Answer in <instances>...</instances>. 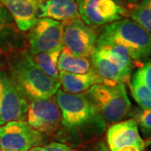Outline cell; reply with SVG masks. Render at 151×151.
<instances>
[{
  "instance_id": "7402d4cb",
  "label": "cell",
  "mask_w": 151,
  "mask_h": 151,
  "mask_svg": "<svg viewBox=\"0 0 151 151\" xmlns=\"http://www.w3.org/2000/svg\"><path fill=\"white\" fill-rule=\"evenodd\" d=\"M40 151H74L69 146L60 143H50L49 145L40 147Z\"/></svg>"
},
{
  "instance_id": "d4e9b609",
  "label": "cell",
  "mask_w": 151,
  "mask_h": 151,
  "mask_svg": "<svg viewBox=\"0 0 151 151\" xmlns=\"http://www.w3.org/2000/svg\"><path fill=\"white\" fill-rule=\"evenodd\" d=\"M114 2H116L118 4H119L120 6H122V7H124V8H126L127 6H128V4L125 2V0H113Z\"/></svg>"
},
{
  "instance_id": "83f0119b",
  "label": "cell",
  "mask_w": 151,
  "mask_h": 151,
  "mask_svg": "<svg viewBox=\"0 0 151 151\" xmlns=\"http://www.w3.org/2000/svg\"><path fill=\"white\" fill-rule=\"evenodd\" d=\"M4 63V56H3V54H2V50H0V67L1 65H3Z\"/></svg>"
},
{
  "instance_id": "6da1fadb",
  "label": "cell",
  "mask_w": 151,
  "mask_h": 151,
  "mask_svg": "<svg viewBox=\"0 0 151 151\" xmlns=\"http://www.w3.org/2000/svg\"><path fill=\"white\" fill-rule=\"evenodd\" d=\"M9 76L22 95L29 101L52 97L60 86L58 80L40 69L27 51L12 57Z\"/></svg>"
},
{
  "instance_id": "d6986e66",
  "label": "cell",
  "mask_w": 151,
  "mask_h": 151,
  "mask_svg": "<svg viewBox=\"0 0 151 151\" xmlns=\"http://www.w3.org/2000/svg\"><path fill=\"white\" fill-rule=\"evenodd\" d=\"M133 21L151 33V0H141L130 10Z\"/></svg>"
},
{
  "instance_id": "ffe728a7",
  "label": "cell",
  "mask_w": 151,
  "mask_h": 151,
  "mask_svg": "<svg viewBox=\"0 0 151 151\" xmlns=\"http://www.w3.org/2000/svg\"><path fill=\"white\" fill-rule=\"evenodd\" d=\"M134 120L145 137L151 136V108L142 109L136 114Z\"/></svg>"
},
{
  "instance_id": "9c48e42d",
  "label": "cell",
  "mask_w": 151,
  "mask_h": 151,
  "mask_svg": "<svg viewBox=\"0 0 151 151\" xmlns=\"http://www.w3.org/2000/svg\"><path fill=\"white\" fill-rule=\"evenodd\" d=\"M65 22L49 18L38 19L37 22L29 30L28 37L29 54L31 55L49 52L63 44L62 36Z\"/></svg>"
},
{
  "instance_id": "484cf974",
  "label": "cell",
  "mask_w": 151,
  "mask_h": 151,
  "mask_svg": "<svg viewBox=\"0 0 151 151\" xmlns=\"http://www.w3.org/2000/svg\"><path fill=\"white\" fill-rule=\"evenodd\" d=\"M125 2L128 4V5L130 4V5L134 6L135 4H137L139 2V0H125Z\"/></svg>"
},
{
  "instance_id": "cb8c5ba5",
  "label": "cell",
  "mask_w": 151,
  "mask_h": 151,
  "mask_svg": "<svg viewBox=\"0 0 151 151\" xmlns=\"http://www.w3.org/2000/svg\"><path fill=\"white\" fill-rule=\"evenodd\" d=\"M97 151H109L108 148L106 147V145L103 144V143H101L99 146H98V149H97Z\"/></svg>"
},
{
  "instance_id": "4dcf8cb0",
  "label": "cell",
  "mask_w": 151,
  "mask_h": 151,
  "mask_svg": "<svg viewBox=\"0 0 151 151\" xmlns=\"http://www.w3.org/2000/svg\"><path fill=\"white\" fill-rule=\"evenodd\" d=\"M0 150H1V148H0Z\"/></svg>"
},
{
  "instance_id": "9a60e30c",
  "label": "cell",
  "mask_w": 151,
  "mask_h": 151,
  "mask_svg": "<svg viewBox=\"0 0 151 151\" xmlns=\"http://www.w3.org/2000/svg\"><path fill=\"white\" fill-rule=\"evenodd\" d=\"M63 91L72 94H81L95 84H104L103 79L95 71L86 74H72L60 70L58 78Z\"/></svg>"
},
{
  "instance_id": "e0dca14e",
  "label": "cell",
  "mask_w": 151,
  "mask_h": 151,
  "mask_svg": "<svg viewBox=\"0 0 151 151\" xmlns=\"http://www.w3.org/2000/svg\"><path fill=\"white\" fill-rule=\"evenodd\" d=\"M64 45H60L57 48L51 51L39 53L31 55L34 62L40 67L49 76L58 80L59 78V69H58V60Z\"/></svg>"
},
{
  "instance_id": "277c9868",
  "label": "cell",
  "mask_w": 151,
  "mask_h": 151,
  "mask_svg": "<svg viewBox=\"0 0 151 151\" xmlns=\"http://www.w3.org/2000/svg\"><path fill=\"white\" fill-rule=\"evenodd\" d=\"M55 97L61 113V124L66 128L76 129L97 119L105 123L85 93L72 94L59 89Z\"/></svg>"
},
{
  "instance_id": "2e32d148",
  "label": "cell",
  "mask_w": 151,
  "mask_h": 151,
  "mask_svg": "<svg viewBox=\"0 0 151 151\" xmlns=\"http://www.w3.org/2000/svg\"><path fill=\"white\" fill-rule=\"evenodd\" d=\"M58 69L72 74H86L93 72L90 57L76 56L67 48L62 49L58 60Z\"/></svg>"
},
{
  "instance_id": "ac0fdd59",
  "label": "cell",
  "mask_w": 151,
  "mask_h": 151,
  "mask_svg": "<svg viewBox=\"0 0 151 151\" xmlns=\"http://www.w3.org/2000/svg\"><path fill=\"white\" fill-rule=\"evenodd\" d=\"M131 94L142 109L151 108V92L135 72L129 82Z\"/></svg>"
},
{
  "instance_id": "30bf717a",
  "label": "cell",
  "mask_w": 151,
  "mask_h": 151,
  "mask_svg": "<svg viewBox=\"0 0 151 151\" xmlns=\"http://www.w3.org/2000/svg\"><path fill=\"white\" fill-rule=\"evenodd\" d=\"M27 123L41 134H53L61 124V113L55 97L32 100L28 103Z\"/></svg>"
},
{
  "instance_id": "5bb4252c",
  "label": "cell",
  "mask_w": 151,
  "mask_h": 151,
  "mask_svg": "<svg viewBox=\"0 0 151 151\" xmlns=\"http://www.w3.org/2000/svg\"><path fill=\"white\" fill-rule=\"evenodd\" d=\"M24 45V39L13 18L0 1V50H18Z\"/></svg>"
},
{
  "instance_id": "f546056e",
  "label": "cell",
  "mask_w": 151,
  "mask_h": 151,
  "mask_svg": "<svg viewBox=\"0 0 151 151\" xmlns=\"http://www.w3.org/2000/svg\"><path fill=\"white\" fill-rule=\"evenodd\" d=\"M0 151H10V150H2V149H1Z\"/></svg>"
},
{
  "instance_id": "4fadbf2b",
  "label": "cell",
  "mask_w": 151,
  "mask_h": 151,
  "mask_svg": "<svg viewBox=\"0 0 151 151\" xmlns=\"http://www.w3.org/2000/svg\"><path fill=\"white\" fill-rule=\"evenodd\" d=\"M37 18L67 22L80 16L76 0H46L39 7Z\"/></svg>"
},
{
  "instance_id": "8fae6325",
  "label": "cell",
  "mask_w": 151,
  "mask_h": 151,
  "mask_svg": "<svg viewBox=\"0 0 151 151\" xmlns=\"http://www.w3.org/2000/svg\"><path fill=\"white\" fill-rule=\"evenodd\" d=\"M106 139L110 151L132 145H145L138 124L134 119L113 124L107 131Z\"/></svg>"
},
{
  "instance_id": "52a82bcc",
  "label": "cell",
  "mask_w": 151,
  "mask_h": 151,
  "mask_svg": "<svg viewBox=\"0 0 151 151\" xmlns=\"http://www.w3.org/2000/svg\"><path fill=\"white\" fill-rule=\"evenodd\" d=\"M27 112V99L5 71L0 70V126L12 121H25Z\"/></svg>"
},
{
  "instance_id": "7c38bea8",
  "label": "cell",
  "mask_w": 151,
  "mask_h": 151,
  "mask_svg": "<svg viewBox=\"0 0 151 151\" xmlns=\"http://www.w3.org/2000/svg\"><path fill=\"white\" fill-rule=\"evenodd\" d=\"M21 32L29 30L37 22L40 5L46 0H0Z\"/></svg>"
},
{
  "instance_id": "5b68a950",
  "label": "cell",
  "mask_w": 151,
  "mask_h": 151,
  "mask_svg": "<svg viewBox=\"0 0 151 151\" xmlns=\"http://www.w3.org/2000/svg\"><path fill=\"white\" fill-rule=\"evenodd\" d=\"M44 143L43 134L27 121H12L0 126V148L10 151H27Z\"/></svg>"
},
{
  "instance_id": "603a6c76",
  "label": "cell",
  "mask_w": 151,
  "mask_h": 151,
  "mask_svg": "<svg viewBox=\"0 0 151 151\" xmlns=\"http://www.w3.org/2000/svg\"><path fill=\"white\" fill-rule=\"evenodd\" d=\"M144 150H145V145H132L122 148L115 151H144Z\"/></svg>"
},
{
  "instance_id": "7a4b0ae2",
  "label": "cell",
  "mask_w": 151,
  "mask_h": 151,
  "mask_svg": "<svg viewBox=\"0 0 151 151\" xmlns=\"http://www.w3.org/2000/svg\"><path fill=\"white\" fill-rule=\"evenodd\" d=\"M97 40L123 45L129 50L134 61L151 57V33L129 19L104 25Z\"/></svg>"
},
{
  "instance_id": "3957f363",
  "label": "cell",
  "mask_w": 151,
  "mask_h": 151,
  "mask_svg": "<svg viewBox=\"0 0 151 151\" xmlns=\"http://www.w3.org/2000/svg\"><path fill=\"white\" fill-rule=\"evenodd\" d=\"M85 94L106 123H119L129 113L131 103L124 84H95Z\"/></svg>"
},
{
  "instance_id": "44dd1931",
  "label": "cell",
  "mask_w": 151,
  "mask_h": 151,
  "mask_svg": "<svg viewBox=\"0 0 151 151\" xmlns=\"http://www.w3.org/2000/svg\"><path fill=\"white\" fill-rule=\"evenodd\" d=\"M140 80L151 92V60L145 62L136 71Z\"/></svg>"
},
{
  "instance_id": "ba28073f",
  "label": "cell",
  "mask_w": 151,
  "mask_h": 151,
  "mask_svg": "<svg viewBox=\"0 0 151 151\" xmlns=\"http://www.w3.org/2000/svg\"><path fill=\"white\" fill-rule=\"evenodd\" d=\"M97 35L95 29L80 18L65 22L62 41L76 56L91 57L96 50Z\"/></svg>"
},
{
  "instance_id": "8992f818",
  "label": "cell",
  "mask_w": 151,
  "mask_h": 151,
  "mask_svg": "<svg viewBox=\"0 0 151 151\" xmlns=\"http://www.w3.org/2000/svg\"><path fill=\"white\" fill-rule=\"evenodd\" d=\"M79 16L91 27L106 25L128 14L126 8L113 0H76Z\"/></svg>"
},
{
  "instance_id": "4316f807",
  "label": "cell",
  "mask_w": 151,
  "mask_h": 151,
  "mask_svg": "<svg viewBox=\"0 0 151 151\" xmlns=\"http://www.w3.org/2000/svg\"><path fill=\"white\" fill-rule=\"evenodd\" d=\"M151 145V137H150L149 139H147L145 141V147H148V146Z\"/></svg>"
},
{
  "instance_id": "f1b7e54d",
  "label": "cell",
  "mask_w": 151,
  "mask_h": 151,
  "mask_svg": "<svg viewBox=\"0 0 151 151\" xmlns=\"http://www.w3.org/2000/svg\"><path fill=\"white\" fill-rule=\"evenodd\" d=\"M40 146H37V147H33L27 151H40Z\"/></svg>"
}]
</instances>
